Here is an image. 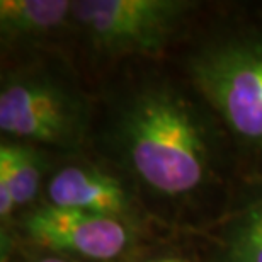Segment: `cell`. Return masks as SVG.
Instances as JSON below:
<instances>
[{"mask_svg":"<svg viewBox=\"0 0 262 262\" xmlns=\"http://www.w3.org/2000/svg\"><path fill=\"white\" fill-rule=\"evenodd\" d=\"M136 174L162 194H186L201 184L206 146L201 128L179 99L154 92L140 97L124 121Z\"/></svg>","mask_w":262,"mask_h":262,"instance_id":"1","label":"cell"},{"mask_svg":"<svg viewBox=\"0 0 262 262\" xmlns=\"http://www.w3.org/2000/svg\"><path fill=\"white\" fill-rule=\"evenodd\" d=\"M194 75L235 133L262 140V43L213 51L198 61Z\"/></svg>","mask_w":262,"mask_h":262,"instance_id":"2","label":"cell"},{"mask_svg":"<svg viewBox=\"0 0 262 262\" xmlns=\"http://www.w3.org/2000/svg\"><path fill=\"white\" fill-rule=\"evenodd\" d=\"M187 9L174 0H80L72 14L99 48L155 53Z\"/></svg>","mask_w":262,"mask_h":262,"instance_id":"3","label":"cell"},{"mask_svg":"<svg viewBox=\"0 0 262 262\" xmlns=\"http://www.w3.org/2000/svg\"><path fill=\"white\" fill-rule=\"evenodd\" d=\"M24 227L31 240L41 247L68 250L96 260L118 257L128 244V232L119 218L53 204L31 213Z\"/></svg>","mask_w":262,"mask_h":262,"instance_id":"4","label":"cell"},{"mask_svg":"<svg viewBox=\"0 0 262 262\" xmlns=\"http://www.w3.org/2000/svg\"><path fill=\"white\" fill-rule=\"evenodd\" d=\"M0 128L17 138L61 143L73 135L75 113L60 89L36 80L15 82L0 94Z\"/></svg>","mask_w":262,"mask_h":262,"instance_id":"5","label":"cell"},{"mask_svg":"<svg viewBox=\"0 0 262 262\" xmlns=\"http://www.w3.org/2000/svg\"><path fill=\"white\" fill-rule=\"evenodd\" d=\"M50 204L102 216L119 218L126 211V194L111 176L83 167H65L48 186Z\"/></svg>","mask_w":262,"mask_h":262,"instance_id":"6","label":"cell"},{"mask_svg":"<svg viewBox=\"0 0 262 262\" xmlns=\"http://www.w3.org/2000/svg\"><path fill=\"white\" fill-rule=\"evenodd\" d=\"M67 0H2L0 26L4 34H39L60 26L72 12Z\"/></svg>","mask_w":262,"mask_h":262,"instance_id":"7","label":"cell"},{"mask_svg":"<svg viewBox=\"0 0 262 262\" xmlns=\"http://www.w3.org/2000/svg\"><path fill=\"white\" fill-rule=\"evenodd\" d=\"M41 179V164L39 157L28 146H17L15 155V184L14 198L15 206H23L33 201L38 192Z\"/></svg>","mask_w":262,"mask_h":262,"instance_id":"8","label":"cell"},{"mask_svg":"<svg viewBox=\"0 0 262 262\" xmlns=\"http://www.w3.org/2000/svg\"><path fill=\"white\" fill-rule=\"evenodd\" d=\"M233 262H262V208L247 218L235 238Z\"/></svg>","mask_w":262,"mask_h":262,"instance_id":"9","label":"cell"},{"mask_svg":"<svg viewBox=\"0 0 262 262\" xmlns=\"http://www.w3.org/2000/svg\"><path fill=\"white\" fill-rule=\"evenodd\" d=\"M15 155H17L15 145L4 143L0 146V214L2 218L9 216L14 211V208H17L14 198Z\"/></svg>","mask_w":262,"mask_h":262,"instance_id":"10","label":"cell"},{"mask_svg":"<svg viewBox=\"0 0 262 262\" xmlns=\"http://www.w3.org/2000/svg\"><path fill=\"white\" fill-rule=\"evenodd\" d=\"M39 262H67V260L58 259V257H45V259H41Z\"/></svg>","mask_w":262,"mask_h":262,"instance_id":"11","label":"cell"},{"mask_svg":"<svg viewBox=\"0 0 262 262\" xmlns=\"http://www.w3.org/2000/svg\"><path fill=\"white\" fill-rule=\"evenodd\" d=\"M151 262H186V260H182V259H159V260H151Z\"/></svg>","mask_w":262,"mask_h":262,"instance_id":"12","label":"cell"}]
</instances>
